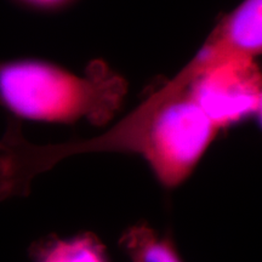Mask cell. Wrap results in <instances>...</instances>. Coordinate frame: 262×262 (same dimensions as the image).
Returning <instances> with one entry per match:
<instances>
[{
	"mask_svg": "<svg viewBox=\"0 0 262 262\" xmlns=\"http://www.w3.org/2000/svg\"><path fill=\"white\" fill-rule=\"evenodd\" d=\"M126 91L125 79L102 63L83 77L40 58L0 61V106L26 120L86 119L104 125L120 110Z\"/></svg>",
	"mask_w": 262,
	"mask_h": 262,
	"instance_id": "1",
	"label": "cell"
},
{
	"mask_svg": "<svg viewBox=\"0 0 262 262\" xmlns=\"http://www.w3.org/2000/svg\"><path fill=\"white\" fill-rule=\"evenodd\" d=\"M201 50L205 62L189 84V93L211 122L221 131L260 114L262 78L257 58L227 57L209 39Z\"/></svg>",
	"mask_w": 262,
	"mask_h": 262,
	"instance_id": "3",
	"label": "cell"
},
{
	"mask_svg": "<svg viewBox=\"0 0 262 262\" xmlns=\"http://www.w3.org/2000/svg\"><path fill=\"white\" fill-rule=\"evenodd\" d=\"M33 255L35 262H110L104 245L93 233L47 241Z\"/></svg>",
	"mask_w": 262,
	"mask_h": 262,
	"instance_id": "4",
	"label": "cell"
},
{
	"mask_svg": "<svg viewBox=\"0 0 262 262\" xmlns=\"http://www.w3.org/2000/svg\"><path fill=\"white\" fill-rule=\"evenodd\" d=\"M12 2H15L22 8L47 12L63 8V6L70 4L72 0H12Z\"/></svg>",
	"mask_w": 262,
	"mask_h": 262,
	"instance_id": "6",
	"label": "cell"
},
{
	"mask_svg": "<svg viewBox=\"0 0 262 262\" xmlns=\"http://www.w3.org/2000/svg\"><path fill=\"white\" fill-rule=\"evenodd\" d=\"M119 244L131 262H182L171 241L146 224L130 226Z\"/></svg>",
	"mask_w": 262,
	"mask_h": 262,
	"instance_id": "5",
	"label": "cell"
},
{
	"mask_svg": "<svg viewBox=\"0 0 262 262\" xmlns=\"http://www.w3.org/2000/svg\"><path fill=\"white\" fill-rule=\"evenodd\" d=\"M203 64L204 58L196 52L175 78L160 88L143 158L168 188L181 185L191 175L220 133L189 93V84Z\"/></svg>",
	"mask_w": 262,
	"mask_h": 262,
	"instance_id": "2",
	"label": "cell"
}]
</instances>
